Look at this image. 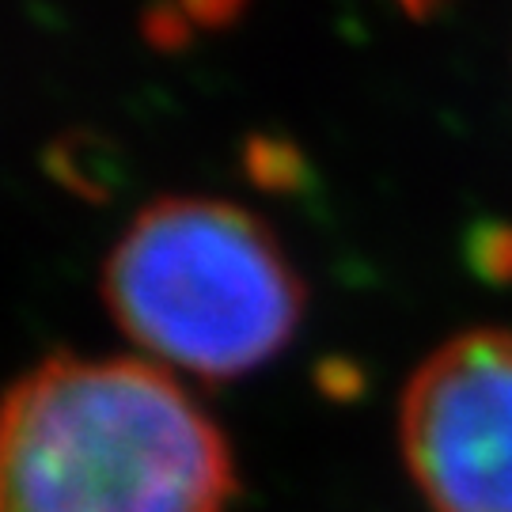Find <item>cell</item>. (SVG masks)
Segmentation results:
<instances>
[{
    "instance_id": "1",
    "label": "cell",
    "mask_w": 512,
    "mask_h": 512,
    "mask_svg": "<svg viewBox=\"0 0 512 512\" xmlns=\"http://www.w3.org/2000/svg\"><path fill=\"white\" fill-rule=\"evenodd\" d=\"M236 459L171 372L54 353L0 395V512H228Z\"/></svg>"
},
{
    "instance_id": "6",
    "label": "cell",
    "mask_w": 512,
    "mask_h": 512,
    "mask_svg": "<svg viewBox=\"0 0 512 512\" xmlns=\"http://www.w3.org/2000/svg\"><path fill=\"white\" fill-rule=\"evenodd\" d=\"M471 262L486 281H512V228H482L471 243Z\"/></svg>"
},
{
    "instance_id": "5",
    "label": "cell",
    "mask_w": 512,
    "mask_h": 512,
    "mask_svg": "<svg viewBox=\"0 0 512 512\" xmlns=\"http://www.w3.org/2000/svg\"><path fill=\"white\" fill-rule=\"evenodd\" d=\"M243 167L247 179L274 194H293L308 183V164L289 141L281 137H251L243 145Z\"/></svg>"
},
{
    "instance_id": "4",
    "label": "cell",
    "mask_w": 512,
    "mask_h": 512,
    "mask_svg": "<svg viewBox=\"0 0 512 512\" xmlns=\"http://www.w3.org/2000/svg\"><path fill=\"white\" fill-rule=\"evenodd\" d=\"M46 171L65 190L88 202H103L122 183V152L95 129H69L46 148Z\"/></svg>"
},
{
    "instance_id": "3",
    "label": "cell",
    "mask_w": 512,
    "mask_h": 512,
    "mask_svg": "<svg viewBox=\"0 0 512 512\" xmlns=\"http://www.w3.org/2000/svg\"><path fill=\"white\" fill-rule=\"evenodd\" d=\"M399 440L433 512H512V330L444 342L406 384Z\"/></svg>"
},
{
    "instance_id": "7",
    "label": "cell",
    "mask_w": 512,
    "mask_h": 512,
    "mask_svg": "<svg viewBox=\"0 0 512 512\" xmlns=\"http://www.w3.org/2000/svg\"><path fill=\"white\" fill-rule=\"evenodd\" d=\"M175 8L183 12L190 27L213 31V27H228L247 8V0H175Z\"/></svg>"
},
{
    "instance_id": "2",
    "label": "cell",
    "mask_w": 512,
    "mask_h": 512,
    "mask_svg": "<svg viewBox=\"0 0 512 512\" xmlns=\"http://www.w3.org/2000/svg\"><path fill=\"white\" fill-rule=\"evenodd\" d=\"M99 289L133 346L202 380L255 372L304 319V281L270 224L217 198L145 205L110 247Z\"/></svg>"
},
{
    "instance_id": "8",
    "label": "cell",
    "mask_w": 512,
    "mask_h": 512,
    "mask_svg": "<svg viewBox=\"0 0 512 512\" xmlns=\"http://www.w3.org/2000/svg\"><path fill=\"white\" fill-rule=\"evenodd\" d=\"M399 8H403L406 16H429V12H437L440 4H448V0H395Z\"/></svg>"
}]
</instances>
